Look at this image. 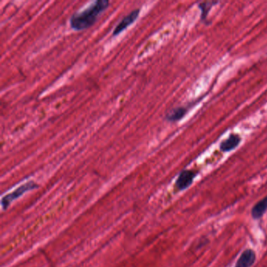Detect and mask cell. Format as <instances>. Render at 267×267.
<instances>
[{
	"label": "cell",
	"instance_id": "obj_1",
	"mask_svg": "<svg viewBox=\"0 0 267 267\" xmlns=\"http://www.w3.org/2000/svg\"><path fill=\"white\" fill-rule=\"evenodd\" d=\"M110 5L107 0H98L93 2L84 10L75 13L70 18V26L76 31H82L90 28L95 24L97 18Z\"/></svg>",
	"mask_w": 267,
	"mask_h": 267
},
{
	"label": "cell",
	"instance_id": "obj_2",
	"mask_svg": "<svg viewBox=\"0 0 267 267\" xmlns=\"http://www.w3.org/2000/svg\"><path fill=\"white\" fill-rule=\"evenodd\" d=\"M37 187L38 185L36 183H34V182H28V183L23 184L22 186L18 187L17 190L12 192L11 194H9L6 196L4 197L2 200V206L3 210H6L8 206L10 205V203L13 201L23 195L24 193L31 191V190H33V189L37 188Z\"/></svg>",
	"mask_w": 267,
	"mask_h": 267
},
{
	"label": "cell",
	"instance_id": "obj_3",
	"mask_svg": "<svg viewBox=\"0 0 267 267\" xmlns=\"http://www.w3.org/2000/svg\"><path fill=\"white\" fill-rule=\"evenodd\" d=\"M196 176L197 172L195 171L189 169L183 170L179 173L176 181V187L178 191H184L189 187H191Z\"/></svg>",
	"mask_w": 267,
	"mask_h": 267
},
{
	"label": "cell",
	"instance_id": "obj_4",
	"mask_svg": "<svg viewBox=\"0 0 267 267\" xmlns=\"http://www.w3.org/2000/svg\"><path fill=\"white\" fill-rule=\"evenodd\" d=\"M140 9H136L130 12L128 15L125 16L114 28L113 31V36H118L121 32L126 29L130 24H133L140 15Z\"/></svg>",
	"mask_w": 267,
	"mask_h": 267
},
{
	"label": "cell",
	"instance_id": "obj_5",
	"mask_svg": "<svg viewBox=\"0 0 267 267\" xmlns=\"http://www.w3.org/2000/svg\"><path fill=\"white\" fill-rule=\"evenodd\" d=\"M256 260V252L249 249L244 251L235 264V267H251Z\"/></svg>",
	"mask_w": 267,
	"mask_h": 267
},
{
	"label": "cell",
	"instance_id": "obj_6",
	"mask_svg": "<svg viewBox=\"0 0 267 267\" xmlns=\"http://www.w3.org/2000/svg\"><path fill=\"white\" fill-rule=\"evenodd\" d=\"M241 138L238 134H231L223 140L219 146V149L222 152H230L238 147L241 143Z\"/></svg>",
	"mask_w": 267,
	"mask_h": 267
},
{
	"label": "cell",
	"instance_id": "obj_7",
	"mask_svg": "<svg viewBox=\"0 0 267 267\" xmlns=\"http://www.w3.org/2000/svg\"><path fill=\"white\" fill-rule=\"evenodd\" d=\"M190 107L191 106L177 107L176 108L172 109L166 114L165 119L170 122H176V121H180L187 114Z\"/></svg>",
	"mask_w": 267,
	"mask_h": 267
},
{
	"label": "cell",
	"instance_id": "obj_8",
	"mask_svg": "<svg viewBox=\"0 0 267 267\" xmlns=\"http://www.w3.org/2000/svg\"><path fill=\"white\" fill-rule=\"evenodd\" d=\"M267 210V195L264 197L262 200L259 201L255 205L252 209V218L255 219H259V218H262L263 215L265 214Z\"/></svg>",
	"mask_w": 267,
	"mask_h": 267
},
{
	"label": "cell",
	"instance_id": "obj_9",
	"mask_svg": "<svg viewBox=\"0 0 267 267\" xmlns=\"http://www.w3.org/2000/svg\"><path fill=\"white\" fill-rule=\"evenodd\" d=\"M218 3V2H214V1H209V2H203L198 4V8L201 10V20L202 21H206L209 13L211 10L212 8L214 5Z\"/></svg>",
	"mask_w": 267,
	"mask_h": 267
}]
</instances>
